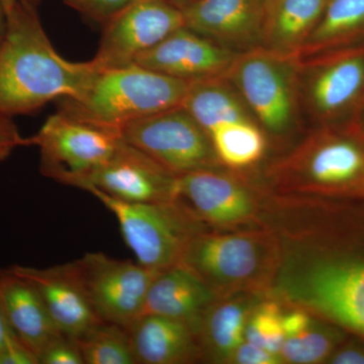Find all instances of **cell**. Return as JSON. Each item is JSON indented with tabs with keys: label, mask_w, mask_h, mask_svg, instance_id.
I'll return each mask as SVG.
<instances>
[{
	"label": "cell",
	"mask_w": 364,
	"mask_h": 364,
	"mask_svg": "<svg viewBox=\"0 0 364 364\" xmlns=\"http://www.w3.org/2000/svg\"><path fill=\"white\" fill-rule=\"evenodd\" d=\"M38 7L18 4L6 11L0 42V116L28 114L52 100L77 97L100 71L92 60L69 61L55 50Z\"/></svg>",
	"instance_id": "6da1fadb"
},
{
	"label": "cell",
	"mask_w": 364,
	"mask_h": 364,
	"mask_svg": "<svg viewBox=\"0 0 364 364\" xmlns=\"http://www.w3.org/2000/svg\"><path fill=\"white\" fill-rule=\"evenodd\" d=\"M284 195H364V128L358 121L320 124L267 170Z\"/></svg>",
	"instance_id": "7a4b0ae2"
},
{
	"label": "cell",
	"mask_w": 364,
	"mask_h": 364,
	"mask_svg": "<svg viewBox=\"0 0 364 364\" xmlns=\"http://www.w3.org/2000/svg\"><path fill=\"white\" fill-rule=\"evenodd\" d=\"M282 249L267 230H202L191 237L178 265L202 280L217 298L270 293L282 264Z\"/></svg>",
	"instance_id": "3957f363"
},
{
	"label": "cell",
	"mask_w": 364,
	"mask_h": 364,
	"mask_svg": "<svg viewBox=\"0 0 364 364\" xmlns=\"http://www.w3.org/2000/svg\"><path fill=\"white\" fill-rule=\"evenodd\" d=\"M270 291L287 305L364 336L363 259L308 252L282 255Z\"/></svg>",
	"instance_id": "277c9868"
},
{
	"label": "cell",
	"mask_w": 364,
	"mask_h": 364,
	"mask_svg": "<svg viewBox=\"0 0 364 364\" xmlns=\"http://www.w3.org/2000/svg\"><path fill=\"white\" fill-rule=\"evenodd\" d=\"M191 82L136 64L100 70L82 95L60 98L58 111L121 131L132 122L181 107Z\"/></svg>",
	"instance_id": "5b68a950"
},
{
	"label": "cell",
	"mask_w": 364,
	"mask_h": 364,
	"mask_svg": "<svg viewBox=\"0 0 364 364\" xmlns=\"http://www.w3.org/2000/svg\"><path fill=\"white\" fill-rule=\"evenodd\" d=\"M299 55L257 47L240 53L226 77L265 133L284 138L298 126Z\"/></svg>",
	"instance_id": "8992f818"
},
{
	"label": "cell",
	"mask_w": 364,
	"mask_h": 364,
	"mask_svg": "<svg viewBox=\"0 0 364 364\" xmlns=\"http://www.w3.org/2000/svg\"><path fill=\"white\" fill-rule=\"evenodd\" d=\"M123 142L117 129L80 121L60 111L48 117L36 135L26 139V146L39 148L43 176L80 189Z\"/></svg>",
	"instance_id": "52a82bcc"
},
{
	"label": "cell",
	"mask_w": 364,
	"mask_h": 364,
	"mask_svg": "<svg viewBox=\"0 0 364 364\" xmlns=\"http://www.w3.org/2000/svg\"><path fill=\"white\" fill-rule=\"evenodd\" d=\"M299 92L320 124L356 121L364 105V43L301 58Z\"/></svg>",
	"instance_id": "ba28073f"
},
{
	"label": "cell",
	"mask_w": 364,
	"mask_h": 364,
	"mask_svg": "<svg viewBox=\"0 0 364 364\" xmlns=\"http://www.w3.org/2000/svg\"><path fill=\"white\" fill-rule=\"evenodd\" d=\"M90 193L114 215L136 262L149 269L162 272L178 265L191 237L205 230L173 203H126L100 191Z\"/></svg>",
	"instance_id": "9c48e42d"
},
{
	"label": "cell",
	"mask_w": 364,
	"mask_h": 364,
	"mask_svg": "<svg viewBox=\"0 0 364 364\" xmlns=\"http://www.w3.org/2000/svg\"><path fill=\"white\" fill-rule=\"evenodd\" d=\"M121 133L127 143L176 176L222 166L210 136L182 107L132 122Z\"/></svg>",
	"instance_id": "30bf717a"
},
{
	"label": "cell",
	"mask_w": 364,
	"mask_h": 364,
	"mask_svg": "<svg viewBox=\"0 0 364 364\" xmlns=\"http://www.w3.org/2000/svg\"><path fill=\"white\" fill-rule=\"evenodd\" d=\"M238 172L219 167L178 176L171 203L205 230L250 224L257 219V196Z\"/></svg>",
	"instance_id": "8fae6325"
},
{
	"label": "cell",
	"mask_w": 364,
	"mask_h": 364,
	"mask_svg": "<svg viewBox=\"0 0 364 364\" xmlns=\"http://www.w3.org/2000/svg\"><path fill=\"white\" fill-rule=\"evenodd\" d=\"M72 264L98 318L126 328L142 314L148 289L159 272L100 252L86 253Z\"/></svg>",
	"instance_id": "7c38bea8"
},
{
	"label": "cell",
	"mask_w": 364,
	"mask_h": 364,
	"mask_svg": "<svg viewBox=\"0 0 364 364\" xmlns=\"http://www.w3.org/2000/svg\"><path fill=\"white\" fill-rule=\"evenodd\" d=\"M184 26L183 14L169 0H133L102 26L97 54L98 70L122 68Z\"/></svg>",
	"instance_id": "4fadbf2b"
},
{
	"label": "cell",
	"mask_w": 364,
	"mask_h": 364,
	"mask_svg": "<svg viewBox=\"0 0 364 364\" xmlns=\"http://www.w3.org/2000/svg\"><path fill=\"white\" fill-rule=\"evenodd\" d=\"M177 177L126 141L111 159L93 172L83 191H97L126 203H167L173 200Z\"/></svg>",
	"instance_id": "5bb4252c"
},
{
	"label": "cell",
	"mask_w": 364,
	"mask_h": 364,
	"mask_svg": "<svg viewBox=\"0 0 364 364\" xmlns=\"http://www.w3.org/2000/svg\"><path fill=\"white\" fill-rule=\"evenodd\" d=\"M239 54L182 26L141 54L135 64L170 77L196 81L226 76Z\"/></svg>",
	"instance_id": "9a60e30c"
},
{
	"label": "cell",
	"mask_w": 364,
	"mask_h": 364,
	"mask_svg": "<svg viewBox=\"0 0 364 364\" xmlns=\"http://www.w3.org/2000/svg\"><path fill=\"white\" fill-rule=\"evenodd\" d=\"M39 294L53 322L64 336L77 340L102 322L93 311L72 262L48 268L9 267Z\"/></svg>",
	"instance_id": "2e32d148"
},
{
	"label": "cell",
	"mask_w": 364,
	"mask_h": 364,
	"mask_svg": "<svg viewBox=\"0 0 364 364\" xmlns=\"http://www.w3.org/2000/svg\"><path fill=\"white\" fill-rule=\"evenodd\" d=\"M181 11L186 28L228 50L261 47L262 0H196Z\"/></svg>",
	"instance_id": "e0dca14e"
},
{
	"label": "cell",
	"mask_w": 364,
	"mask_h": 364,
	"mask_svg": "<svg viewBox=\"0 0 364 364\" xmlns=\"http://www.w3.org/2000/svg\"><path fill=\"white\" fill-rule=\"evenodd\" d=\"M0 303L11 331L38 361L43 352L63 335L35 287L9 267L0 269Z\"/></svg>",
	"instance_id": "ac0fdd59"
},
{
	"label": "cell",
	"mask_w": 364,
	"mask_h": 364,
	"mask_svg": "<svg viewBox=\"0 0 364 364\" xmlns=\"http://www.w3.org/2000/svg\"><path fill=\"white\" fill-rule=\"evenodd\" d=\"M128 330L136 364L189 363L200 359L198 334L182 321L142 314Z\"/></svg>",
	"instance_id": "d6986e66"
},
{
	"label": "cell",
	"mask_w": 364,
	"mask_h": 364,
	"mask_svg": "<svg viewBox=\"0 0 364 364\" xmlns=\"http://www.w3.org/2000/svg\"><path fill=\"white\" fill-rule=\"evenodd\" d=\"M215 299L217 296L202 280L181 265H176L158 272L152 280L142 314L182 321L198 334L203 316Z\"/></svg>",
	"instance_id": "ffe728a7"
},
{
	"label": "cell",
	"mask_w": 364,
	"mask_h": 364,
	"mask_svg": "<svg viewBox=\"0 0 364 364\" xmlns=\"http://www.w3.org/2000/svg\"><path fill=\"white\" fill-rule=\"evenodd\" d=\"M329 0H264L261 47L299 55Z\"/></svg>",
	"instance_id": "44dd1931"
},
{
	"label": "cell",
	"mask_w": 364,
	"mask_h": 364,
	"mask_svg": "<svg viewBox=\"0 0 364 364\" xmlns=\"http://www.w3.org/2000/svg\"><path fill=\"white\" fill-rule=\"evenodd\" d=\"M258 294H239L217 298L203 316L198 329L200 359L231 360L245 341V328Z\"/></svg>",
	"instance_id": "7402d4cb"
},
{
	"label": "cell",
	"mask_w": 364,
	"mask_h": 364,
	"mask_svg": "<svg viewBox=\"0 0 364 364\" xmlns=\"http://www.w3.org/2000/svg\"><path fill=\"white\" fill-rule=\"evenodd\" d=\"M181 107L208 135L223 124L254 119L226 76L191 81Z\"/></svg>",
	"instance_id": "603a6c76"
},
{
	"label": "cell",
	"mask_w": 364,
	"mask_h": 364,
	"mask_svg": "<svg viewBox=\"0 0 364 364\" xmlns=\"http://www.w3.org/2000/svg\"><path fill=\"white\" fill-rule=\"evenodd\" d=\"M364 43V0H329L301 58Z\"/></svg>",
	"instance_id": "cb8c5ba5"
},
{
	"label": "cell",
	"mask_w": 364,
	"mask_h": 364,
	"mask_svg": "<svg viewBox=\"0 0 364 364\" xmlns=\"http://www.w3.org/2000/svg\"><path fill=\"white\" fill-rule=\"evenodd\" d=\"M208 136L222 166L235 171L257 164L267 148V133L254 119L223 124Z\"/></svg>",
	"instance_id": "d4e9b609"
},
{
	"label": "cell",
	"mask_w": 364,
	"mask_h": 364,
	"mask_svg": "<svg viewBox=\"0 0 364 364\" xmlns=\"http://www.w3.org/2000/svg\"><path fill=\"white\" fill-rule=\"evenodd\" d=\"M85 364H136L128 328L97 323L76 340Z\"/></svg>",
	"instance_id": "484cf974"
},
{
	"label": "cell",
	"mask_w": 364,
	"mask_h": 364,
	"mask_svg": "<svg viewBox=\"0 0 364 364\" xmlns=\"http://www.w3.org/2000/svg\"><path fill=\"white\" fill-rule=\"evenodd\" d=\"M338 342L336 332L313 318L305 328L286 337L279 356L282 363H320L330 358Z\"/></svg>",
	"instance_id": "4316f807"
},
{
	"label": "cell",
	"mask_w": 364,
	"mask_h": 364,
	"mask_svg": "<svg viewBox=\"0 0 364 364\" xmlns=\"http://www.w3.org/2000/svg\"><path fill=\"white\" fill-rule=\"evenodd\" d=\"M284 313V306L275 299L256 304L246 324V341L279 355L286 339Z\"/></svg>",
	"instance_id": "83f0119b"
},
{
	"label": "cell",
	"mask_w": 364,
	"mask_h": 364,
	"mask_svg": "<svg viewBox=\"0 0 364 364\" xmlns=\"http://www.w3.org/2000/svg\"><path fill=\"white\" fill-rule=\"evenodd\" d=\"M132 1L133 0H63L66 6L102 26Z\"/></svg>",
	"instance_id": "f1b7e54d"
},
{
	"label": "cell",
	"mask_w": 364,
	"mask_h": 364,
	"mask_svg": "<svg viewBox=\"0 0 364 364\" xmlns=\"http://www.w3.org/2000/svg\"><path fill=\"white\" fill-rule=\"evenodd\" d=\"M39 364H85V361L77 341L62 335L43 352Z\"/></svg>",
	"instance_id": "f546056e"
},
{
	"label": "cell",
	"mask_w": 364,
	"mask_h": 364,
	"mask_svg": "<svg viewBox=\"0 0 364 364\" xmlns=\"http://www.w3.org/2000/svg\"><path fill=\"white\" fill-rule=\"evenodd\" d=\"M240 364H277L282 363V359L277 354L261 348L257 345L244 341L235 351L231 360Z\"/></svg>",
	"instance_id": "4dcf8cb0"
},
{
	"label": "cell",
	"mask_w": 364,
	"mask_h": 364,
	"mask_svg": "<svg viewBox=\"0 0 364 364\" xmlns=\"http://www.w3.org/2000/svg\"><path fill=\"white\" fill-rule=\"evenodd\" d=\"M0 146H26V139L21 136L11 117L0 116Z\"/></svg>",
	"instance_id": "1f68e13d"
},
{
	"label": "cell",
	"mask_w": 364,
	"mask_h": 364,
	"mask_svg": "<svg viewBox=\"0 0 364 364\" xmlns=\"http://www.w3.org/2000/svg\"><path fill=\"white\" fill-rule=\"evenodd\" d=\"M334 364H364V348L358 346H346L334 351L330 358Z\"/></svg>",
	"instance_id": "d6a6232c"
},
{
	"label": "cell",
	"mask_w": 364,
	"mask_h": 364,
	"mask_svg": "<svg viewBox=\"0 0 364 364\" xmlns=\"http://www.w3.org/2000/svg\"><path fill=\"white\" fill-rule=\"evenodd\" d=\"M18 343H21V342L16 338V335L9 328L4 310H2L1 303H0V352Z\"/></svg>",
	"instance_id": "836d02e7"
},
{
	"label": "cell",
	"mask_w": 364,
	"mask_h": 364,
	"mask_svg": "<svg viewBox=\"0 0 364 364\" xmlns=\"http://www.w3.org/2000/svg\"><path fill=\"white\" fill-rule=\"evenodd\" d=\"M0 1H1L2 6H4L6 13L9 9H13L16 4H33V6H39L43 0H0Z\"/></svg>",
	"instance_id": "e575fe53"
},
{
	"label": "cell",
	"mask_w": 364,
	"mask_h": 364,
	"mask_svg": "<svg viewBox=\"0 0 364 364\" xmlns=\"http://www.w3.org/2000/svg\"><path fill=\"white\" fill-rule=\"evenodd\" d=\"M6 30V13L1 1H0V42L4 39Z\"/></svg>",
	"instance_id": "d590c367"
},
{
	"label": "cell",
	"mask_w": 364,
	"mask_h": 364,
	"mask_svg": "<svg viewBox=\"0 0 364 364\" xmlns=\"http://www.w3.org/2000/svg\"><path fill=\"white\" fill-rule=\"evenodd\" d=\"M14 149H16V147H13V146H0V163L4 162V160L11 156Z\"/></svg>",
	"instance_id": "8d00e7d4"
},
{
	"label": "cell",
	"mask_w": 364,
	"mask_h": 364,
	"mask_svg": "<svg viewBox=\"0 0 364 364\" xmlns=\"http://www.w3.org/2000/svg\"><path fill=\"white\" fill-rule=\"evenodd\" d=\"M172 4L178 7L179 9H183V7L189 6V4H193V2L196 1V0H169Z\"/></svg>",
	"instance_id": "74e56055"
},
{
	"label": "cell",
	"mask_w": 364,
	"mask_h": 364,
	"mask_svg": "<svg viewBox=\"0 0 364 364\" xmlns=\"http://www.w3.org/2000/svg\"><path fill=\"white\" fill-rule=\"evenodd\" d=\"M356 121L358 122L359 124H361V126L364 128V105L363 107V109H361L360 114H359V116L358 117V119Z\"/></svg>",
	"instance_id": "f35d334b"
},
{
	"label": "cell",
	"mask_w": 364,
	"mask_h": 364,
	"mask_svg": "<svg viewBox=\"0 0 364 364\" xmlns=\"http://www.w3.org/2000/svg\"><path fill=\"white\" fill-rule=\"evenodd\" d=\"M263 2H264V0H262Z\"/></svg>",
	"instance_id": "ab89813d"
}]
</instances>
